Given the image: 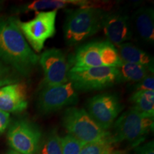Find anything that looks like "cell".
I'll return each instance as SVG.
<instances>
[{"instance_id":"1","label":"cell","mask_w":154,"mask_h":154,"mask_svg":"<svg viewBox=\"0 0 154 154\" xmlns=\"http://www.w3.org/2000/svg\"><path fill=\"white\" fill-rule=\"evenodd\" d=\"M17 19L14 17H0V61L26 77L37 66L39 57L27 43Z\"/></svg>"},{"instance_id":"2","label":"cell","mask_w":154,"mask_h":154,"mask_svg":"<svg viewBox=\"0 0 154 154\" xmlns=\"http://www.w3.org/2000/svg\"><path fill=\"white\" fill-rule=\"evenodd\" d=\"M105 11L99 7H82L69 9L63 26L66 44L72 46L84 42L101 29Z\"/></svg>"},{"instance_id":"3","label":"cell","mask_w":154,"mask_h":154,"mask_svg":"<svg viewBox=\"0 0 154 154\" xmlns=\"http://www.w3.org/2000/svg\"><path fill=\"white\" fill-rule=\"evenodd\" d=\"M67 61L70 68H117L122 63L117 48L108 40L82 44L69 55Z\"/></svg>"},{"instance_id":"4","label":"cell","mask_w":154,"mask_h":154,"mask_svg":"<svg viewBox=\"0 0 154 154\" xmlns=\"http://www.w3.org/2000/svg\"><path fill=\"white\" fill-rule=\"evenodd\" d=\"M153 117L131 107L116 120L111 140L113 143L126 141L135 148L143 143L146 136L153 131Z\"/></svg>"},{"instance_id":"5","label":"cell","mask_w":154,"mask_h":154,"mask_svg":"<svg viewBox=\"0 0 154 154\" xmlns=\"http://www.w3.org/2000/svg\"><path fill=\"white\" fill-rule=\"evenodd\" d=\"M61 122L69 135L84 144L111 138V133L100 127L84 109L68 108L63 113Z\"/></svg>"},{"instance_id":"6","label":"cell","mask_w":154,"mask_h":154,"mask_svg":"<svg viewBox=\"0 0 154 154\" xmlns=\"http://www.w3.org/2000/svg\"><path fill=\"white\" fill-rule=\"evenodd\" d=\"M68 79L77 91H99L122 82L118 69L105 66L70 68Z\"/></svg>"},{"instance_id":"7","label":"cell","mask_w":154,"mask_h":154,"mask_svg":"<svg viewBox=\"0 0 154 154\" xmlns=\"http://www.w3.org/2000/svg\"><path fill=\"white\" fill-rule=\"evenodd\" d=\"M57 11H38L34 18L28 22L17 19L19 29L36 52H40L46 41L55 35Z\"/></svg>"},{"instance_id":"8","label":"cell","mask_w":154,"mask_h":154,"mask_svg":"<svg viewBox=\"0 0 154 154\" xmlns=\"http://www.w3.org/2000/svg\"><path fill=\"white\" fill-rule=\"evenodd\" d=\"M7 138L14 151L22 154H40L42 133L32 121L26 119L15 121L9 128Z\"/></svg>"},{"instance_id":"9","label":"cell","mask_w":154,"mask_h":154,"mask_svg":"<svg viewBox=\"0 0 154 154\" xmlns=\"http://www.w3.org/2000/svg\"><path fill=\"white\" fill-rule=\"evenodd\" d=\"M78 101V92L69 82L61 85L44 87L38 96L36 107L40 113L47 115L76 105Z\"/></svg>"},{"instance_id":"10","label":"cell","mask_w":154,"mask_h":154,"mask_svg":"<svg viewBox=\"0 0 154 154\" xmlns=\"http://www.w3.org/2000/svg\"><path fill=\"white\" fill-rule=\"evenodd\" d=\"M123 108L117 94L103 93L88 99L86 111L96 124L107 131L114 124Z\"/></svg>"},{"instance_id":"11","label":"cell","mask_w":154,"mask_h":154,"mask_svg":"<svg viewBox=\"0 0 154 154\" xmlns=\"http://www.w3.org/2000/svg\"><path fill=\"white\" fill-rule=\"evenodd\" d=\"M38 63L44 75V86H54L69 82L68 72L70 69L64 53L57 48L47 49L42 54Z\"/></svg>"},{"instance_id":"12","label":"cell","mask_w":154,"mask_h":154,"mask_svg":"<svg viewBox=\"0 0 154 154\" xmlns=\"http://www.w3.org/2000/svg\"><path fill=\"white\" fill-rule=\"evenodd\" d=\"M101 28L108 41L114 46L126 43L132 38L133 26L129 16L123 11H105Z\"/></svg>"},{"instance_id":"13","label":"cell","mask_w":154,"mask_h":154,"mask_svg":"<svg viewBox=\"0 0 154 154\" xmlns=\"http://www.w3.org/2000/svg\"><path fill=\"white\" fill-rule=\"evenodd\" d=\"M28 106L26 87L22 83H15L0 88V111L20 113Z\"/></svg>"},{"instance_id":"14","label":"cell","mask_w":154,"mask_h":154,"mask_svg":"<svg viewBox=\"0 0 154 154\" xmlns=\"http://www.w3.org/2000/svg\"><path fill=\"white\" fill-rule=\"evenodd\" d=\"M99 3L86 0H36L28 4L19 6L14 9L16 13H27L29 11H39L47 9L58 10L69 7H97Z\"/></svg>"},{"instance_id":"15","label":"cell","mask_w":154,"mask_h":154,"mask_svg":"<svg viewBox=\"0 0 154 154\" xmlns=\"http://www.w3.org/2000/svg\"><path fill=\"white\" fill-rule=\"evenodd\" d=\"M131 24L138 36L151 44L154 42V10L152 7H141L132 17Z\"/></svg>"},{"instance_id":"16","label":"cell","mask_w":154,"mask_h":154,"mask_svg":"<svg viewBox=\"0 0 154 154\" xmlns=\"http://www.w3.org/2000/svg\"><path fill=\"white\" fill-rule=\"evenodd\" d=\"M117 47L122 62L141 65L153 72V58L146 51L128 42L121 44Z\"/></svg>"},{"instance_id":"17","label":"cell","mask_w":154,"mask_h":154,"mask_svg":"<svg viewBox=\"0 0 154 154\" xmlns=\"http://www.w3.org/2000/svg\"><path fill=\"white\" fill-rule=\"evenodd\" d=\"M117 69L120 73L122 82L138 83L149 74H153V72L146 67L135 63L122 62Z\"/></svg>"},{"instance_id":"18","label":"cell","mask_w":154,"mask_h":154,"mask_svg":"<svg viewBox=\"0 0 154 154\" xmlns=\"http://www.w3.org/2000/svg\"><path fill=\"white\" fill-rule=\"evenodd\" d=\"M130 101L135 109L140 113L154 117V91H135L131 96Z\"/></svg>"},{"instance_id":"19","label":"cell","mask_w":154,"mask_h":154,"mask_svg":"<svg viewBox=\"0 0 154 154\" xmlns=\"http://www.w3.org/2000/svg\"><path fill=\"white\" fill-rule=\"evenodd\" d=\"M40 154H62L61 137L56 128H53L47 134L42 143Z\"/></svg>"},{"instance_id":"20","label":"cell","mask_w":154,"mask_h":154,"mask_svg":"<svg viewBox=\"0 0 154 154\" xmlns=\"http://www.w3.org/2000/svg\"><path fill=\"white\" fill-rule=\"evenodd\" d=\"M111 138L85 144L80 154H113Z\"/></svg>"},{"instance_id":"21","label":"cell","mask_w":154,"mask_h":154,"mask_svg":"<svg viewBox=\"0 0 154 154\" xmlns=\"http://www.w3.org/2000/svg\"><path fill=\"white\" fill-rule=\"evenodd\" d=\"M84 145L85 144L69 134L61 138L62 154H80Z\"/></svg>"},{"instance_id":"22","label":"cell","mask_w":154,"mask_h":154,"mask_svg":"<svg viewBox=\"0 0 154 154\" xmlns=\"http://www.w3.org/2000/svg\"><path fill=\"white\" fill-rule=\"evenodd\" d=\"M19 81L14 73L12 72L10 67L6 66L0 69V88L2 86L15 84Z\"/></svg>"},{"instance_id":"23","label":"cell","mask_w":154,"mask_h":154,"mask_svg":"<svg viewBox=\"0 0 154 154\" xmlns=\"http://www.w3.org/2000/svg\"><path fill=\"white\" fill-rule=\"evenodd\" d=\"M135 91H154V77L153 74H149L140 82L136 83L134 86Z\"/></svg>"},{"instance_id":"24","label":"cell","mask_w":154,"mask_h":154,"mask_svg":"<svg viewBox=\"0 0 154 154\" xmlns=\"http://www.w3.org/2000/svg\"><path fill=\"white\" fill-rule=\"evenodd\" d=\"M134 154H154L153 140L141 143L135 147Z\"/></svg>"},{"instance_id":"25","label":"cell","mask_w":154,"mask_h":154,"mask_svg":"<svg viewBox=\"0 0 154 154\" xmlns=\"http://www.w3.org/2000/svg\"><path fill=\"white\" fill-rule=\"evenodd\" d=\"M10 122V114L5 111H0V134H3L8 127Z\"/></svg>"},{"instance_id":"26","label":"cell","mask_w":154,"mask_h":154,"mask_svg":"<svg viewBox=\"0 0 154 154\" xmlns=\"http://www.w3.org/2000/svg\"><path fill=\"white\" fill-rule=\"evenodd\" d=\"M7 66V65H5V63L2 62V61H0V69H2L5 66Z\"/></svg>"},{"instance_id":"27","label":"cell","mask_w":154,"mask_h":154,"mask_svg":"<svg viewBox=\"0 0 154 154\" xmlns=\"http://www.w3.org/2000/svg\"><path fill=\"white\" fill-rule=\"evenodd\" d=\"M8 154H22V153H19L17 151H10Z\"/></svg>"},{"instance_id":"28","label":"cell","mask_w":154,"mask_h":154,"mask_svg":"<svg viewBox=\"0 0 154 154\" xmlns=\"http://www.w3.org/2000/svg\"><path fill=\"white\" fill-rule=\"evenodd\" d=\"M113 154H128V153H122V152H114V153Z\"/></svg>"},{"instance_id":"29","label":"cell","mask_w":154,"mask_h":154,"mask_svg":"<svg viewBox=\"0 0 154 154\" xmlns=\"http://www.w3.org/2000/svg\"><path fill=\"white\" fill-rule=\"evenodd\" d=\"M2 2V1H0V4H1Z\"/></svg>"}]
</instances>
